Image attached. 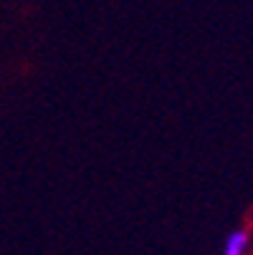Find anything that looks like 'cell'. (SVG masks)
I'll return each instance as SVG.
<instances>
[{
	"mask_svg": "<svg viewBox=\"0 0 253 255\" xmlns=\"http://www.w3.org/2000/svg\"><path fill=\"white\" fill-rule=\"evenodd\" d=\"M248 248H251V230L241 228V230H233V233L226 238L223 255H246Z\"/></svg>",
	"mask_w": 253,
	"mask_h": 255,
	"instance_id": "6da1fadb",
	"label": "cell"
}]
</instances>
